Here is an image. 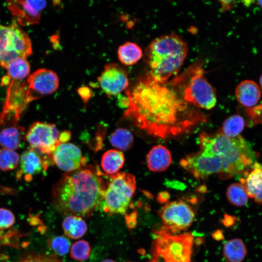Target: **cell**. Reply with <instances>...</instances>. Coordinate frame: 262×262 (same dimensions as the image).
Listing matches in <instances>:
<instances>
[{"mask_svg":"<svg viewBox=\"0 0 262 262\" xmlns=\"http://www.w3.org/2000/svg\"><path fill=\"white\" fill-rule=\"evenodd\" d=\"M158 214L163 222L164 227L174 234L186 230L195 217L193 208L181 200L166 203Z\"/></svg>","mask_w":262,"mask_h":262,"instance_id":"9c48e42d","label":"cell"},{"mask_svg":"<svg viewBox=\"0 0 262 262\" xmlns=\"http://www.w3.org/2000/svg\"><path fill=\"white\" fill-rule=\"evenodd\" d=\"M152 258L149 262H191L194 235L172 234L164 226L153 230Z\"/></svg>","mask_w":262,"mask_h":262,"instance_id":"5b68a950","label":"cell"},{"mask_svg":"<svg viewBox=\"0 0 262 262\" xmlns=\"http://www.w3.org/2000/svg\"><path fill=\"white\" fill-rule=\"evenodd\" d=\"M98 80L101 89L108 96L119 94L127 88L129 82L126 70L116 63L106 65Z\"/></svg>","mask_w":262,"mask_h":262,"instance_id":"4fadbf2b","label":"cell"},{"mask_svg":"<svg viewBox=\"0 0 262 262\" xmlns=\"http://www.w3.org/2000/svg\"><path fill=\"white\" fill-rule=\"evenodd\" d=\"M15 222L13 213L5 208H0V229H7Z\"/></svg>","mask_w":262,"mask_h":262,"instance_id":"1f68e13d","label":"cell"},{"mask_svg":"<svg viewBox=\"0 0 262 262\" xmlns=\"http://www.w3.org/2000/svg\"><path fill=\"white\" fill-rule=\"evenodd\" d=\"M47 246L55 255L63 256L68 252L70 242L66 237L63 236H58L48 239Z\"/></svg>","mask_w":262,"mask_h":262,"instance_id":"4dcf8cb0","label":"cell"},{"mask_svg":"<svg viewBox=\"0 0 262 262\" xmlns=\"http://www.w3.org/2000/svg\"><path fill=\"white\" fill-rule=\"evenodd\" d=\"M27 81L29 89L34 95L36 93L39 96L54 93L57 90L59 83L57 75L47 68H39L34 71L28 76Z\"/></svg>","mask_w":262,"mask_h":262,"instance_id":"9a60e30c","label":"cell"},{"mask_svg":"<svg viewBox=\"0 0 262 262\" xmlns=\"http://www.w3.org/2000/svg\"><path fill=\"white\" fill-rule=\"evenodd\" d=\"M235 94L241 104L248 107L254 106L259 102L261 97V91L254 81L247 80L237 86Z\"/></svg>","mask_w":262,"mask_h":262,"instance_id":"ac0fdd59","label":"cell"},{"mask_svg":"<svg viewBox=\"0 0 262 262\" xmlns=\"http://www.w3.org/2000/svg\"><path fill=\"white\" fill-rule=\"evenodd\" d=\"M171 84L173 90L179 89L181 98L188 103L206 110L216 104L215 90L205 77L200 66L190 67L180 76L175 77Z\"/></svg>","mask_w":262,"mask_h":262,"instance_id":"8992f818","label":"cell"},{"mask_svg":"<svg viewBox=\"0 0 262 262\" xmlns=\"http://www.w3.org/2000/svg\"><path fill=\"white\" fill-rule=\"evenodd\" d=\"M260 86L261 88H262V74L261 75L260 78Z\"/></svg>","mask_w":262,"mask_h":262,"instance_id":"f6af8a7d","label":"cell"},{"mask_svg":"<svg viewBox=\"0 0 262 262\" xmlns=\"http://www.w3.org/2000/svg\"><path fill=\"white\" fill-rule=\"evenodd\" d=\"M11 78L8 76L6 75L2 77L1 81V85H8L10 83Z\"/></svg>","mask_w":262,"mask_h":262,"instance_id":"b9f144b4","label":"cell"},{"mask_svg":"<svg viewBox=\"0 0 262 262\" xmlns=\"http://www.w3.org/2000/svg\"><path fill=\"white\" fill-rule=\"evenodd\" d=\"M2 39L7 41L6 49L15 51L20 57L26 59L33 53L30 37L15 19L7 26L6 33Z\"/></svg>","mask_w":262,"mask_h":262,"instance_id":"2e32d148","label":"cell"},{"mask_svg":"<svg viewBox=\"0 0 262 262\" xmlns=\"http://www.w3.org/2000/svg\"><path fill=\"white\" fill-rule=\"evenodd\" d=\"M110 142L114 147L122 150H127L132 147L133 137L129 130L119 128L111 134Z\"/></svg>","mask_w":262,"mask_h":262,"instance_id":"4316f807","label":"cell"},{"mask_svg":"<svg viewBox=\"0 0 262 262\" xmlns=\"http://www.w3.org/2000/svg\"><path fill=\"white\" fill-rule=\"evenodd\" d=\"M188 50L186 42L173 33L156 38L145 49L147 75L156 82L165 84L170 77L177 75Z\"/></svg>","mask_w":262,"mask_h":262,"instance_id":"277c9868","label":"cell"},{"mask_svg":"<svg viewBox=\"0 0 262 262\" xmlns=\"http://www.w3.org/2000/svg\"><path fill=\"white\" fill-rule=\"evenodd\" d=\"M245 125L244 118L240 115H234L225 120L217 132L228 137H236L240 135Z\"/></svg>","mask_w":262,"mask_h":262,"instance_id":"d4e9b609","label":"cell"},{"mask_svg":"<svg viewBox=\"0 0 262 262\" xmlns=\"http://www.w3.org/2000/svg\"><path fill=\"white\" fill-rule=\"evenodd\" d=\"M19 262H63L54 255H31L27 256Z\"/></svg>","mask_w":262,"mask_h":262,"instance_id":"d6a6232c","label":"cell"},{"mask_svg":"<svg viewBox=\"0 0 262 262\" xmlns=\"http://www.w3.org/2000/svg\"><path fill=\"white\" fill-rule=\"evenodd\" d=\"M62 227L66 236L71 239H78L87 230V225L80 216L68 215L63 220Z\"/></svg>","mask_w":262,"mask_h":262,"instance_id":"7402d4cb","label":"cell"},{"mask_svg":"<svg viewBox=\"0 0 262 262\" xmlns=\"http://www.w3.org/2000/svg\"><path fill=\"white\" fill-rule=\"evenodd\" d=\"M213 238L216 241H221L224 238L223 232L220 229H218L215 231L212 234Z\"/></svg>","mask_w":262,"mask_h":262,"instance_id":"f35d334b","label":"cell"},{"mask_svg":"<svg viewBox=\"0 0 262 262\" xmlns=\"http://www.w3.org/2000/svg\"><path fill=\"white\" fill-rule=\"evenodd\" d=\"M36 99L27 83L21 80H13L0 115V126H17L28 104Z\"/></svg>","mask_w":262,"mask_h":262,"instance_id":"ba28073f","label":"cell"},{"mask_svg":"<svg viewBox=\"0 0 262 262\" xmlns=\"http://www.w3.org/2000/svg\"><path fill=\"white\" fill-rule=\"evenodd\" d=\"M78 92L82 99L87 101L92 96V90L87 86H82L79 88Z\"/></svg>","mask_w":262,"mask_h":262,"instance_id":"836d02e7","label":"cell"},{"mask_svg":"<svg viewBox=\"0 0 262 262\" xmlns=\"http://www.w3.org/2000/svg\"><path fill=\"white\" fill-rule=\"evenodd\" d=\"M101 262H115V261L113 260L107 259V260H103Z\"/></svg>","mask_w":262,"mask_h":262,"instance_id":"ee69618b","label":"cell"},{"mask_svg":"<svg viewBox=\"0 0 262 262\" xmlns=\"http://www.w3.org/2000/svg\"><path fill=\"white\" fill-rule=\"evenodd\" d=\"M200 149L213 155L222 169L220 178L227 179L244 174L257 162L249 143L240 135L230 138L222 134L203 133L199 136Z\"/></svg>","mask_w":262,"mask_h":262,"instance_id":"3957f363","label":"cell"},{"mask_svg":"<svg viewBox=\"0 0 262 262\" xmlns=\"http://www.w3.org/2000/svg\"><path fill=\"white\" fill-rule=\"evenodd\" d=\"M20 157L14 150L2 148L0 150V169L8 171L16 169L19 163Z\"/></svg>","mask_w":262,"mask_h":262,"instance_id":"f1b7e54d","label":"cell"},{"mask_svg":"<svg viewBox=\"0 0 262 262\" xmlns=\"http://www.w3.org/2000/svg\"><path fill=\"white\" fill-rule=\"evenodd\" d=\"M7 47V43L6 40L0 38V57L5 51Z\"/></svg>","mask_w":262,"mask_h":262,"instance_id":"ab89813d","label":"cell"},{"mask_svg":"<svg viewBox=\"0 0 262 262\" xmlns=\"http://www.w3.org/2000/svg\"><path fill=\"white\" fill-rule=\"evenodd\" d=\"M60 133L53 124L36 121L31 124L24 135L31 147L42 154L51 156L61 144Z\"/></svg>","mask_w":262,"mask_h":262,"instance_id":"30bf717a","label":"cell"},{"mask_svg":"<svg viewBox=\"0 0 262 262\" xmlns=\"http://www.w3.org/2000/svg\"><path fill=\"white\" fill-rule=\"evenodd\" d=\"M223 254L226 262H242L246 256L247 249L242 239L234 238L224 244Z\"/></svg>","mask_w":262,"mask_h":262,"instance_id":"ffe728a7","label":"cell"},{"mask_svg":"<svg viewBox=\"0 0 262 262\" xmlns=\"http://www.w3.org/2000/svg\"><path fill=\"white\" fill-rule=\"evenodd\" d=\"M119 61L126 66L136 64L143 56L141 49L136 44L128 42L119 47L117 51Z\"/></svg>","mask_w":262,"mask_h":262,"instance_id":"603a6c76","label":"cell"},{"mask_svg":"<svg viewBox=\"0 0 262 262\" xmlns=\"http://www.w3.org/2000/svg\"><path fill=\"white\" fill-rule=\"evenodd\" d=\"M203 240L201 238H196L195 241V243L196 245H199L201 244Z\"/></svg>","mask_w":262,"mask_h":262,"instance_id":"7bdbcfd3","label":"cell"},{"mask_svg":"<svg viewBox=\"0 0 262 262\" xmlns=\"http://www.w3.org/2000/svg\"><path fill=\"white\" fill-rule=\"evenodd\" d=\"M223 11L229 10L231 7V1H221Z\"/></svg>","mask_w":262,"mask_h":262,"instance_id":"60d3db41","label":"cell"},{"mask_svg":"<svg viewBox=\"0 0 262 262\" xmlns=\"http://www.w3.org/2000/svg\"><path fill=\"white\" fill-rule=\"evenodd\" d=\"M71 137V133L69 131H64L60 133L59 141L60 144L66 143Z\"/></svg>","mask_w":262,"mask_h":262,"instance_id":"74e56055","label":"cell"},{"mask_svg":"<svg viewBox=\"0 0 262 262\" xmlns=\"http://www.w3.org/2000/svg\"><path fill=\"white\" fill-rule=\"evenodd\" d=\"M236 220L235 217L225 214L223 219L221 220L223 224L227 227H230L234 225Z\"/></svg>","mask_w":262,"mask_h":262,"instance_id":"e575fe53","label":"cell"},{"mask_svg":"<svg viewBox=\"0 0 262 262\" xmlns=\"http://www.w3.org/2000/svg\"><path fill=\"white\" fill-rule=\"evenodd\" d=\"M171 161V155L169 150L162 145L153 147L147 156V167L153 172L165 170L170 166Z\"/></svg>","mask_w":262,"mask_h":262,"instance_id":"d6986e66","label":"cell"},{"mask_svg":"<svg viewBox=\"0 0 262 262\" xmlns=\"http://www.w3.org/2000/svg\"><path fill=\"white\" fill-rule=\"evenodd\" d=\"M170 198V195L167 192H162L157 196V201L161 204L167 203Z\"/></svg>","mask_w":262,"mask_h":262,"instance_id":"d590c367","label":"cell"},{"mask_svg":"<svg viewBox=\"0 0 262 262\" xmlns=\"http://www.w3.org/2000/svg\"><path fill=\"white\" fill-rule=\"evenodd\" d=\"M125 158L123 153L115 149H110L105 152L101 160V166L107 174L114 175L123 167Z\"/></svg>","mask_w":262,"mask_h":262,"instance_id":"44dd1931","label":"cell"},{"mask_svg":"<svg viewBox=\"0 0 262 262\" xmlns=\"http://www.w3.org/2000/svg\"><path fill=\"white\" fill-rule=\"evenodd\" d=\"M21 129L17 126H10L0 131V145L9 150L19 148L21 141Z\"/></svg>","mask_w":262,"mask_h":262,"instance_id":"cb8c5ba5","label":"cell"},{"mask_svg":"<svg viewBox=\"0 0 262 262\" xmlns=\"http://www.w3.org/2000/svg\"><path fill=\"white\" fill-rule=\"evenodd\" d=\"M258 4L262 8V0L258 1Z\"/></svg>","mask_w":262,"mask_h":262,"instance_id":"bcb514c9","label":"cell"},{"mask_svg":"<svg viewBox=\"0 0 262 262\" xmlns=\"http://www.w3.org/2000/svg\"><path fill=\"white\" fill-rule=\"evenodd\" d=\"M126 95L129 102L125 116L155 137L178 135L206 120L201 112L189 107L172 88L156 82L148 75Z\"/></svg>","mask_w":262,"mask_h":262,"instance_id":"6da1fadb","label":"cell"},{"mask_svg":"<svg viewBox=\"0 0 262 262\" xmlns=\"http://www.w3.org/2000/svg\"><path fill=\"white\" fill-rule=\"evenodd\" d=\"M103 176L93 166L66 173L52 189L56 209L63 214L88 217L102 208L107 186Z\"/></svg>","mask_w":262,"mask_h":262,"instance_id":"7a4b0ae2","label":"cell"},{"mask_svg":"<svg viewBox=\"0 0 262 262\" xmlns=\"http://www.w3.org/2000/svg\"><path fill=\"white\" fill-rule=\"evenodd\" d=\"M52 159L57 167L67 172L79 169L86 164L81 149L72 143L60 144L52 153Z\"/></svg>","mask_w":262,"mask_h":262,"instance_id":"5bb4252c","label":"cell"},{"mask_svg":"<svg viewBox=\"0 0 262 262\" xmlns=\"http://www.w3.org/2000/svg\"><path fill=\"white\" fill-rule=\"evenodd\" d=\"M226 196L232 205L237 207L245 206L249 198L243 185L238 182L232 183L228 187Z\"/></svg>","mask_w":262,"mask_h":262,"instance_id":"83f0119b","label":"cell"},{"mask_svg":"<svg viewBox=\"0 0 262 262\" xmlns=\"http://www.w3.org/2000/svg\"><path fill=\"white\" fill-rule=\"evenodd\" d=\"M91 247L89 243L83 240L75 242L71 246L70 256L71 258L79 261L87 260L90 257Z\"/></svg>","mask_w":262,"mask_h":262,"instance_id":"f546056e","label":"cell"},{"mask_svg":"<svg viewBox=\"0 0 262 262\" xmlns=\"http://www.w3.org/2000/svg\"><path fill=\"white\" fill-rule=\"evenodd\" d=\"M51 163H53L52 155L42 154L31 147L20 156L19 167L16 174V179L30 182L34 176L47 171Z\"/></svg>","mask_w":262,"mask_h":262,"instance_id":"8fae6325","label":"cell"},{"mask_svg":"<svg viewBox=\"0 0 262 262\" xmlns=\"http://www.w3.org/2000/svg\"><path fill=\"white\" fill-rule=\"evenodd\" d=\"M6 5L15 20L21 26L39 24L42 11L47 6L45 0H8Z\"/></svg>","mask_w":262,"mask_h":262,"instance_id":"7c38bea8","label":"cell"},{"mask_svg":"<svg viewBox=\"0 0 262 262\" xmlns=\"http://www.w3.org/2000/svg\"><path fill=\"white\" fill-rule=\"evenodd\" d=\"M6 69L7 74L13 80H21L26 78L30 71V65L24 58L18 57L12 60Z\"/></svg>","mask_w":262,"mask_h":262,"instance_id":"484cf974","label":"cell"},{"mask_svg":"<svg viewBox=\"0 0 262 262\" xmlns=\"http://www.w3.org/2000/svg\"><path fill=\"white\" fill-rule=\"evenodd\" d=\"M241 183L249 197L262 205V165L256 162L249 170L243 174Z\"/></svg>","mask_w":262,"mask_h":262,"instance_id":"e0dca14e","label":"cell"},{"mask_svg":"<svg viewBox=\"0 0 262 262\" xmlns=\"http://www.w3.org/2000/svg\"><path fill=\"white\" fill-rule=\"evenodd\" d=\"M136 190L134 176L117 172L110 176L103 197L102 209L109 214L126 213Z\"/></svg>","mask_w":262,"mask_h":262,"instance_id":"52a82bcc","label":"cell"},{"mask_svg":"<svg viewBox=\"0 0 262 262\" xmlns=\"http://www.w3.org/2000/svg\"><path fill=\"white\" fill-rule=\"evenodd\" d=\"M136 213L134 212L128 217L127 225L129 227L133 228L136 224Z\"/></svg>","mask_w":262,"mask_h":262,"instance_id":"8d00e7d4","label":"cell"}]
</instances>
